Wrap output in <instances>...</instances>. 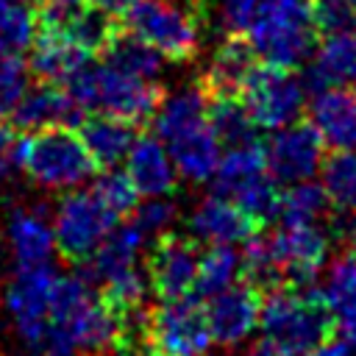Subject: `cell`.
<instances>
[{"instance_id":"obj_42","label":"cell","mask_w":356,"mask_h":356,"mask_svg":"<svg viewBox=\"0 0 356 356\" xmlns=\"http://www.w3.org/2000/svg\"><path fill=\"white\" fill-rule=\"evenodd\" d=\"M245 356H286V353H284V350H278L273 342L261 339V342H259V345H253V348H250Z\"/></svg>"},{"instance_id":"obj_46","label":"cell","mask_w":356,"mask_h":356,"mask_svg":"<svg viewBox=\"0 0 356 356\" xmlns=\"http://www.w3.org/2000/svg\"><path fill=\"white\" fill-rule=\"evenodd\" d=\"M3 53H6V50H3V44H0V56H3Z\"/></svg>"},{"instance_id":"obj_29","label":"cell","mask_w":356,"mask_h":356,"mask_svg":"<svg viewBox=\"0 0 356 356\" xmlns=\"http://www.w3.org/2000/svg\"><path fill=\"white\" fill-rule=\"evenodd\" d=\"M209 125L222 147L259 139V128L253 125L239 95H209Z\"/></svg>"},{"instance_id":"obj_28","label":"cell","mask_w":356,"mask_h":356,"mask_svg":"<svg viewBox=\"0 0 356 356\" xmlns=\"http://www.w3.org/2000/svg\"><path fill=\"white\" fill-rule=\"evenodd\" d=\"M242 275V256L234 250V245H209L206 253L197 256V270H195V284L192 295L206 300Z\"/></svg>"},{"instance_id":"obj_32","label":"cell","mask_w":356,"mask_h":356,"mask_svg":"<svg viewBox=\"0 0 356 356\" xmlns=\"http://www.w3.org/2000/svg\"><path fill=\"white\" fill-rule=\"evenodd\" d=\"M39 31V8L33 0L0 3V44L6 53H22L31 47Z\"/></svg>"},{"instance_id":"obj_43","label":"cell","mask_w":356,"mask_h":356,"mask_svg":"<svg viewBox=\"0 0 356 356\" xmlns=\"http://www.w3.org/2000/svg\"><path fill=\"white\" fill-rule=\"evenodd\" d=\"M350 236H353V245H356V209H353V220H350Z\"/></svg>"},{"instance_id":"obj_16","label":"cell","mask_w":356,"mask_h":356,"mask_svg":"<svg viewBox=\"0 0 356 356\" xmlns=\"http://www.w3.org/2000/svg\"><path fill=\"white\" fill-rule=\"evenodd\" d=\"M189 234L206 245H239L248 242L259 225L225 195H209L189 214Z\"/></svg>"},{"instance_id":"obj_10","label":"cell","mask_w":356,"mask_h":356,"mask_svg":"<svg viewBox=\"0 0 356 356\" xmlns=\"http://www.w3.org/2000/svg\"><path fill=\"white\" fill-rule=\"evenodd\" d=\"M58 273L44 264L17 267V275L6 286V312L25 345L42 339L50 331V298Z\"/></svg>"},{"instance_id":"obj_22","label":"cell","mask_w":356,"mask_h":356,"mask_svg":"<svg viewBox=\"0 0 356 356\" xmlns=\"http://www.w3.org/2000/svg\"><path fill=\"white\" fill-rule=\"evenodd\" d=\"M75 131H78V136H81L83 147L89 150V156H92V161H95L97 170L117 167L128 156V150H131V145L136 139L134 122L120 120V117H111V114L83 117L75 125Z\"/></svg>"},{"instance_id":"obj_33","label":"cell","mask_w":356,"mask_h":356,"mask_svg":"<svg viewBox=\"0 0 356 356\" xmlns=\"http://www.w3.org/2000/svg\"><path fill=\"white\" fill-rule=\"evenodd\" d=\"M231 200L261 228V225L273 222L275 214H278L281 186H278V181H275L270 172H261V175H256L253 181H248L245 186H239V189L231 195Z\"/></svg>"},{"instance_id":"obj_23","label":"cell","mask_w":356,"mask_h":356,"mask_svg":"<svg viewBox=\"0 0 356 356\" xmlns=\"http://www.w3.org/2000/svg\"><path fill=\"white\" fill-rule=\"evenodd\" d=\"M28 50H31L28 70L42 81H56V83H64L81 64L89 61L86 50H81L58 28H47V25H39L36 39L31 42Z\"/></svg>"},{"instance_id":"obj_1","label":"cell","mask_w":356,"mask_h":356,"mask_svg":"<svg viewBox=\"0 0 356 356\" xmlns=\"http://www.w3.org/2000/svg\"><path fill=\"white\" fill-rule=\"evenodd\" d=\"M328 261V236L317 222L281 225L273 234H253L242 253V278L259 292L278 286H312Z\"/></svg>"},{"instance_id":"obj_30","label":"cell","mask_w":356,"mask_h":356,"mask_svg":"<svg viewBox=\"0 0 356 356\" xmlns=\"http://www.w3.org/2000/svg\"><path fill=\"white\" fill-rule=\"evenodd\" d=\"M325 209H328V197L323 186L306 178V181L286 184L278 200L275 220L281 225H309V222H317L325 214Z\"/></svg>"},{"instance_id":"obj_24","label":"cell","mask_w":356,"mask_h":356,"mask_svg":"<svg viewBox=\"0 0 356 356\" xmlns=\"http://www.w3.org/2000/svg\"><path fill=\"white\" fill-rule=\"evenodd\" d=\"M6 236L17 267L44 264L56 250L53 225L39 209H14L6 222Z\"/></svg>"},{"instance_id":"obj_45","label":"cell","mask_w":356,"mask_h":356,"mask_svg":"<svg viewBox=\"0 0 356 356\" xmlns=\"http://www.w3.org/2000/svg\"><path fill=\"white\" fill-rule=\"evenodd\" d=\"M345 3H348V6H350V8L356 11V0H345Z\"/></svg>"},{"instance_id":"obj_11","label":"cell","mask_w":356,"mask_h":356,"mask_svg":"<svg viewBox=\"0 0 356 356\" xmlns=\"http://www.w3.org/2000/svg\"><path fill=\"white\" fill-rule=\"evenodd\" d=\"M150 325L156 350L167 356H203L211 345L206 312L195 295L161 300V306L150 312Z\"/></svg>"},{"instance_id":"obj_3","label":"cell","mask_w":356,"mask_h":356,"mask_svg":"<svg viewBox=\"0 0 356 356\" xmlns=\"http://www.w3.org/2000/svg\"><path fill=\"white\" fill-rule=\"evenodd\" d=\"M314 33L312 0H256L239 31L261 64L289 70L309 58Z\"/></svg>"},{"instance_id":"obj_20","label":"cell","mask_w":356,"mask_h":356,"mask_svg":"<svg viewBox=\"0 0 356 356\" xmlns=\"http://www.w3.org/2000/svg\"><path fill=\"white\" fill-rule=\"evenodd\" d=\"M145 234L134 225V220L128 222H117L106 236L103 242L95 248V253L81 261V275L89 281V284H103L106 278H111L114 273H122L128 267L136 264L139 253H142V245H145Z\"/></svg>"},{"instance_id":"obj_47","label":"cell","mask_w":356,"mask_h":356,"mask_svg":"<svg viewBox=\"0 0 356 356\" xmlns=\"http://www.w3.org/2000/svg\"><path fill=\"white\" fill-rule=\"evenodd\" d=\"M0 3H8V0H0Z\"/></svg>"},{"instance_id":"obj_39","label":"cell","mask_w":356,"mask_h":356,"mask_svg":"<svg viewBox=\"0 0 356 356\" xmlns=\"http://www.w3.org/2000/svg\"><path fill=\"white\" fill-rule=\"evenodd\" d=\"M19 136H17V128L8 125L6 120H0V181L14 170L19 167Z\"/></svg>"},{"instance_id":"obj_9","label":"cell","mask_w":356,"mask_h":356,"mask_svg":"<svg viewBox=\"0 0 356 356\" xmlns=\"http://www.w3.org/2000/svg\"><path fill=\"white\" fill-rule=\"evenodd\" d=\"M120 222V217L95 195V189H78L61 197L53 217V242L56 250L70 261H86L103 236Z\"/></svg>"},{"instance_id":"obj_12","label":"cell","mask_w":356,"mask_h":356,"mask_svg":"<svg viewBox=\"0 0 356 356\" xmlns=\"http://www.w3.org/2000/svg\"><path fill=\"white\" fill-rule=\"evenodd\" d=\"M325 156V145L312 122H289L273 131L270 142L264 145L267 172L278 184H295L312 178Z\"/></svg>"},{"instance_id":"obj_4","label":"cell","mask_w":356,"mask_h":356,"mask_svg":"<svg viewBox=\"0 0 356 356\" xmlns=\"http://www.w3.org/2000/svg\"><path fill=\"white\" fill-rule=\"evenodd\" d=\"M61 86L83 114H111L134 125L150 120L161 103L159 81L128 75L106 61L81 64Z\"/></svg>"},{"instance_id":"obj_6","label":"cell","mask_w":356,"mask_h":356,"mask_svg":"<svg viewBox=\"0 0 356 356\" xmlns=\"http://www.w3.org/2000/svg\"><path fill=\"white\" fill-rule=\"evenodd\" d=\"M19 167L44 189H75L97 172L78 131L70 125L31 131L19 142Z\"/></svg>"},{"instance_id":"obj_35","label":"cell","mask_w":356,"mask_h":356,"mask_svg":"<svg viewBox=\"0 0 356 356\" xmlns=\"http://www.w3.org/2000/svg\"><path fill=\"white\" fill-rule=\"evenodd\" d=\"M31 86V70L19 58V53H3L0 56V120L11 117L19 97Z\"/></svg>"},{"instance_id":"obj_40","label":"cell","mask_w":356,"mask_h":356,"mask_svg":"<svg viewBox=\"0 0 356 356\" xmlns=\"http://www.w3.org/2000/svg\"><path fill=\"white\" fill-rule=\"evenodd\" d=\"M300 356H353V348L342 339V337H337V334H328L325 339H320L317 345H312L306 353H300Z\"/></svg>"},{"instance_id":"obj_2","label":"cell","mask_w":356,"mask_h":356,"mask_svg":"<svg viewBox=\"0 0 356 356\" xmlns=\"http://www.w3.org/2000/svg\"><path fill=\"white\" fill-rule=\"evenodd\" d=\"M153 136L167 147L178 175L203 184L214 175L222 145L209 125V95L203 86H184L153 111Z\"/></svg>"},{"instance_id":"obj_41","label":"cell","mask_w":356,"mask_h":356,"mask_svg":"<svg viewBox=\"0 0 356 356\" xmlns=\"http://www.w3.org/2000/svg\"><path fill=\"white\" fill-rule=\"evenodd\" d=\"M44 3H58V6H81V3H86V6H95V8L106 11V14H122L131 0H44Z\"/></svg>"},{"instance_id":"obj_34","label":"cell","mask_w":356,"mask_h":356,"mask_svg":"<svg viewBox=\"0 0 356 356\" xmlns=\"http://www.w3.org/2000/svg\"><path fill=\"white\" fill-rule=\"evenodd\" d=\"M103 292L100 298L111 306V309H131V306H142L147 292H150V284H147V273H142L136 264L122 270V273H114L111 278H106L103 284Z\"/></svg>"},{"instance_id":"obj_7","label":"cell","mask_w":356,"mask_h":356,"mask_svg":"<svg viewBox=\"0 0 356 356\" xmlns=\"http://www.w3.org/2000/svg\"><path fill=\"white\" fill-rule=\"evenodd\" d=\"M122 19L167 61H189L200 47V17L184 0H131Z\"/></svg>"},{"instance_id":"obj_31","label":"cell","mask_w":356,"mask_h":356,"mask_svg":"<svg viewBox=\"0 0 356 356\" xmlns=\"http://www.w3.org/2000/svg\"><path fill=\"white\" fill-rule=\"evenodd\" d=\"M323 192L334 209H356V150H334L320 164Z\"/></svg>"},{"instance_id":"obj_18","label":"cell","mask_w":356,"mask_h":356,"mask_svg":"<svg viewBox=\"0 0 356 356\" xmlns=\"http://www.w3.org/2000/svg\"><path fill=\"white\" fill-rule=\"evenodd\" d=\"M125 175L142 197L170 195L178 181V170L167 153V147L153 136H136L125 156Z\"/></svg>"},{"instance_id":"obj_44","label":"cell","mask_w":356,"mask_h":356,"mask_svg":"<svg viewBox=\"0 0 356 356\" xmlns=\"http://www.w3.org/2000/svg\"><path fill=\"white\" fill-rule=\"evenodd\" d=\"M145 356H167V353H161V350H150V353H145Z\"/></svg>"},{"instance_id":"obj_5","label":"cell","mask_w":356,"mask_h":356,"mask_svg":"<svg viewBox=\"0 0 356 356\" xmlns=\"http://www.w3.org/2000/svg\"><path fill=\"white\" fill-rule=\"evenodd\" d=\"M259 328L286 356H300L328 334H334L331 312L312 286H278L261 295Z\"/></svg>"},{"instance_id":"obj_27","label":"cell","mask_w":356,"mask_h":356,"mask_svg":"<svg viewBox=\"0 0 356 356\" xmlns=\"http://www.w3.org/2000/svg\"><path fill=\"white\" fill-rule=\"evenodd\" d=\"M103 53H106V64H111L128 75H136V78L159 81V75L164 70V56L131 31L128 33H111Z\"/></svg>"},{"instance_id":"obj_36","label":"cell","mask_w":356,"mask_h":356,"mask_svg":"<svg viewBox=\"0 0 356 356\" xmlns=\"http://www.w3.org/2000/svg\"><path fill=\"white\" fill-rule=\"evenodd\" d=\"M92 189H95V195H97L120 220L128 217V214L134 211L136 200H139V192L134 189L131 178H128L125 172H117L114 167L106 170V172L92 184Z\"/></svg>"},{"instance_id":"obj_15","label":"cell","mask_w":356,"mask_h":356,"mask_svg":"<svg viewBox=\"0 0 356 356\" xmlns=\"http://www.w3.org/2000/svg\"><path fill=\"white\" fill-rule=\"evenodd\" d=\"M83 120V111L75 106V100L67 95V89L56 81H42L36 86H28L19 97L17 108L11 111V122L17 131H39L50 125H70L75 128Z\"/></svg>"},{"instance_id":"obj_19","label":"cell","mask_w":356,"mask_h":356,"mask_svg":"<svg viewBox=\"0 0 356 356\" xmlns=\"http://www.w3.org/2000/svg\"><path fill=\"white\" fill-rule=\"evenodd\" d=\"M306 81L312 89L356 83V28L328 31L325 39L312 47Z\"/></svg>"},{"instance_id":"obj_26","label":"cell","mask_w":356,"mask_h":356,"mask_svg":"<svg viewBox=\"0 0 356 356\" xmlns=\"http://www.w3.org/2000/svg\"><path fill=\"white\" fill-rule=\"evenodd\" d=\"M261 172H267V161H264V145L259 139L231 145L225 147V153H220V161L214 167V175H211L214 192L231 197L239 186H245Z\"/></svg>"},{"instance_id":"obj_17","label":"cell","mask_w":356,"mask_h":356,"mask_svg":"<svg viewBox=\"0 0 356 356\" xmlns=\"http://www.w3.org/2000/svg\"><path fill=\"white\" fill-rule=\"evenodd\" d=\"M309 122L325 147L356 150V95L348 86L314 89L309 103Z\"/></svg>"},{"instance_id":"obj_13","label":"cell","mask_w":356,"mask_h":356,"mask_svg":"<svg viewBox=\"0 0 356 356\" xmlns=\"http://www.w3.org/2000/svg\"><path fill=\"white\" fill-rule=\"evenodd\" d=\"M197 248L192 239L161 231L147 250V284L159 300H172L192 295L195 270H197Z\"/></svg>"},{"instance_id":"obj_37","label":"cell","mask_w":356,"mask_h":356,"mask_svg":"<svg viewBox=\"0 0 356 356\" xmlns=\"http://www.w3.org/2000/svg\"><path fill=\"white\" fill-rule=\"evenodd\" d=\"M128 217L134 220V225L145 236H159L161 231H167L172 225V220H175V203L167 200V195L147 197L145 203H136Z\"/></svg>"},{"instance_id":"obj_38","label":"cell","mask_w":356,"mask_h":356,"mask_svg":"<svg viewBox=\"0 0 356 356\" xmlns=\"http://www.w3.org/2000/svg\"><path fill=\"white\" fill-rule=\"evenodd\" d=\"M312 11H314V25L323 33L356 28V11L345 0H312Z\"/></svg>"},{"instance_id":"obj_21","label":"cell","mask_w":356,"mask_h":356,"mask_svg":"<svg viewBox=\"0 0 356 356\" xmlns=\"http://www.w3.org/2000/svg\"><path fill=\"white\" fill-rule=\"evenodd\" d=\"M320 295L331 312L334 334L356 348V250L331 261Z\"/></svg>"},{"instance_id":"obj_8","label":"cell","mask_w":356,"mask_h":356,"mask_svg":"<svg viewBox=\"0 0 356 356\" xmlns=\"http://www.w3.org/2000/svg\"><path fill=\"white\" fill-rule=\"evenodd\" d=\"M239 100L256 128L278 131L300 120L306 108V86L289 67L256 64L239 89Z\"/></svg>"},{"instance_id":"obj_25","label":"cell","mask_w":356,"mask_h":356,"mask_svg":"<svg viewBox=\"0 0 356 356\" xmlns=\"http://www.w3.org/2000/svg\"><path fill=\"white\" fill-rule=\"evenodd\" d=\"M253 67H256L253 50L242 36L231 33V39L222 42L211 56V64L206 70V86H203L206 95H239Z\"/></svg>"},{"instance_id":"obj_14","label":"cell","mask_w":356,"mask_h":356,"mask_svg":"<svg viewBox=\"0 0 356 356\" xmlns=\"http://www.w3.org/2000/svg\"><path fill=\"white\" fill-rule=\"evenodd\" d=\"M203 312H206L211 342L239 345L259 328L261 292L248 281H234L222 292L206 298Z\"/></svg>"}]
</instances>
